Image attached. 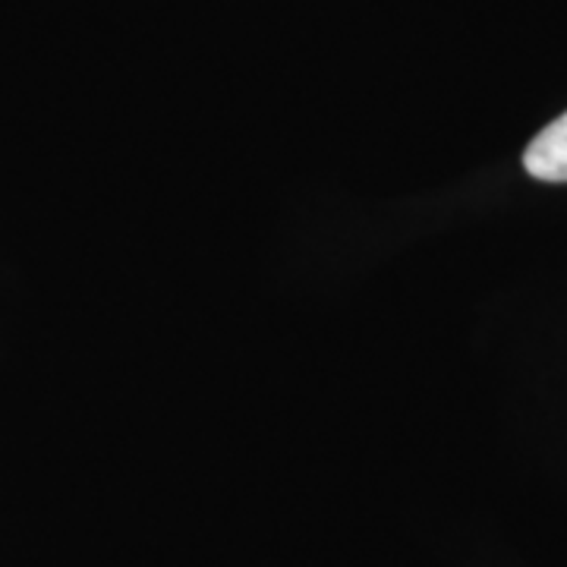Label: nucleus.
Returning <instances> with one entry per match:
<instances>
[{
	"mask_svg": "<svg viewBox=\"0 0 567 567\" xmlns=\"http://www.w3.org/2000/svg\"><path fill=\"white\" fill-rule=\"evenodd\" d=\"M524 167L536 181L567 183V111L529 142L524 152Z\"/></svg>",
	"mask_w": 567,
	"mask_h": 567,
	"instance_id": "nucleus-1",
	"label": "nucleus"
}]
</instances>
